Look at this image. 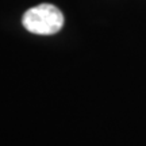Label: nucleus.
<instances>
[{
	"instance_id": "nucleus-1",
	"label": "nucleus",
	"mask_w": 146,
	"mask_h": 146,
	"mask_svg": "<svg viewBox=\"0 0 146 146\" xmlns=\"http://www.w3.org/2000/svg\"><path fill=\"white\" fill-rule=\"evenodd\" d=\"M64 21V14L56 5L43 3L27 10L22 18V25L33 34L53 35L62 29Z\"/></svg>"
}]
</instances>
